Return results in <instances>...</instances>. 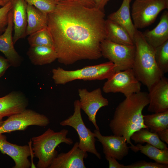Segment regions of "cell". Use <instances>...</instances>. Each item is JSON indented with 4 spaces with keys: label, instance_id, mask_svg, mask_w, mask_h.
I'll use <instances>...</instances> for the list:
<instances>
[{
    "label": "cell",
    "instance_id": "f546056e",
    "mask_svg": "<svg viewBox=\"0 0 168 168\" xmlns=\"http://www.w3.org/2000/svg\"><path fill=\"white\" fill-rule=\"evenodd\" d=\"M12 7V2L0 8V35L5 30L8 23V15Z\"/></svg>",
    "mask_w": 168,
    "mask_h": 168
},
{
    "label": "cell",
    "instance_id": "5bb4252c",
    "mask_svg": "<svg viewBox=\"0 0 168 168\" xmlns=\"http://www.w3.org/2000/svg\"><path fill=\"white\" fill-rule=\"evenodd\" d=\"M147 110L153 113L168 110V79L164 76L148 90Z\"/></svg>",
    "mask_w": 168,
    "mask_h": 168
},
{
    "label": "cell",
    "instance_id": "d4e9b609",
    "mask_svg": "<svg viewBox=\"0 0 168 168\" xmlns=\"http://www.w3.org/2000/svg\"><path fill=\"white\" fill-rule=\"evenodd\" d=\"M143 120L145 125L152 132L168 128V110L143 115Z\"/></svg>",
    "mask_w": 168,
    "mask_h": 168
},
{
    "label": "cell",
    "instance_id": "60d3db41",
    "mask_svg": "<svg viewBox=\"0 0 168 168\" xmlns=\"http://www.w3.org/2000/svg\"><path fill=\"white\" fill-rule=\"evenodd\" d=\"M132 0H130L131 2V1Z\"/></svg>",
    "mask_w": 168,
    "mask_h": 168
},
{
    "label": "cell",
    "instance_id": "836d02e7",
    "mask_svg": "<svg viewBox=\"0 0 168 168\" xmlns=\"http://www.w3.org/2000/svg\"><path fill=\"white\" fill-rule=\"evenodd\" d=\"M84 7L92 8L95 7V0H68Z\"/></svg>",
    "mask_w": 168,
    "mask_h": 168
},
{
    "label": "cell",
    "instance_id": "8992f818",
    "mask_svg": "<svg viewBox=\"0 0 168 168\" xmlns=\"http://www.w3.org/2000/svg\"><path fill=\"white\" fill-rule=\"evenodd\" d=\"M73 105V114L61 122L60 124L62 126H69L74 128L79 136V147L85 151L95 155L98 158L101 159L100 154L96 148V139L94 133L86 126L83 120L79 100H75Z\"/></svg>",
    "mask_w": 168,
    "mask_h": 168
},
{
    "label": "cell",
    "instance_id": "ac0fdd59",
    "mask_svg": "<svg viewBox=\"0 0 168 168\" xmlns=\"http://www.w3.org/2000/svg\"><path fill=\"white\" fill-rule=\"evenodd\" d=\"M28 101L21 92L12 91L0 98V117H9L19 113L27 107Z\"/></svg>",
    "mask_w": 168,
    "mask_h": 168
},
{
    "label": "cell",
    "instance_id": "44dd1931",
    "mask_svg": "<svg viewBox=\"0 0 168 168\" xmlns=\"http://www.w3.org/2000/svg\"><path fill=\"white\" fill-rule=\"evenodd\" d=\"M31 63L35 65L50 64L58 58L54 48L44 46H30L27 53Z\"/></svg>",
    "mask_w": 168,
    "mask_h": 168
},
{
    "label": "cell",
    "instance_id": "1f68e13d",
    "mask_svg": "<svg viewBox=\"0 0 168 168\" xmlns=\"http://www.w3.org/2000/svg\"><path fill=\"white\" fill-rule=\"evenodd\" d=\"M11 66L7 58L0 55V77L4 75L7 70Z\"/></svg>",
    "mask_w": 168,
    "mask_h": 168
},
{
    "label": "cell",
    "instance_id": "e0dca14e",
    "mask_svg": "<svg viewBox=\"0 0 168 168\" xmlns=\"http://www.w3.org/2000/svg\"><path fill=\"white\" fill-rule=\"evenodd\" d=\"M12 2L11 11L14 30L12 38L14 44L19 39L23 38L26 36L27 3L25 0H12Z\"/></svg>",
    "mask_w": 168,
    "mask_h": 168
},
{
    "label": "cell",
    "instance_id": "83f0119b",
    "mask_svg": "<svg viewBox=\"0 0 168 168\" xmlns=\"http://www.w3.org/2000/svg\"><path fill=\"white\" fill-rule=\"evenodd\" d=\"M155 58L157 65L164 74L168 72V40L154 48Z\"/></svg>",
    "mask_w": 168,
    "mask_h": 168
},
{
    "label": "cell",
    "instance_id": "52a82bcc",
    "mask_svg": "<svg viewBox=\"0 0 168 168\" xmlns=\"http://www.w3.org/2000/svg\"><path fill=\"white\" fill-rule=\"evenodd\" d=\"M168 8V0H135L131 10L136 29H142L155 22L159 13Z\"/></svg>",
    "mask_w": 168,
    "mask_h": 168
},
{
    "label": "cell",
    "instance_id": "7402d4cb",
    "mask_svg": "<svg viewBox=\"0 0 168 168\" xmlns=\"http://www.w3.org/2000/svg\"><path fill=\"white\" fill-rule=\"evenodd\" d=\"M27 25L26 35H30L47 27L48 14L27 3Z\"/></svg>",
    "mask_w": 168,
    "mask_h": 168
},
{
    "label": "cell",
    "instance_id": "ffe728a7",
    "mask_svg": "<svg viewBox=\"0 0 168 168\" xmlns=\"http://www.w3.org/2000/svg\"><path fill=\"white\" fill-rule=\"evenodd\" d=\"M130 0H123L119 8L108 15L107 19L119 25L128 32L133 40L137 29L132 21L130 11Z\"/></svg>",
    "mask_w": 168,
    "mask_h": 168
},
{
    "label": "cell",
    "instance_id": "d6986e66",
    "mask_svg": "<svg viewBox=\"0 0 168 168\" xmlns=\"http://www.w3.org/2000/svg\"><path fill=\"white\" fill-rule=\"evenodd\" d=\"M146 41L155 48L168 40V12L166 10L161 14L160 21L152 30L142 33Z\"/></svg>",
    "mask_w": 168,
    "mask_h": 168
},
{
    "label": "cell",
    "instance_id": "5b68a950",
    "mask_svg": "<svg viewBox=\"0 0 168 168\" xmlns=\"http://www.w3.org/2000/svg\"><path fill=\"white\" fill-rule=\"evenodd\" d=\"M116 67L115 65L110 61L73 70H65L58 67L52 69V78L57 85H64L77 80H107L116 72Z\"/></svg>",
    "mask_w": 168,
    "mask_h": 168
},
{
    "label": "cell",
    "instance_id": "6da1fadb",
    "mask_svg": "<svg viewBox=\"0 0 168 168\" xmlns=\"http://www.w3.org/2000/svg\"><path fill=\"white\" fill-rule=\"evenodd\" d=\"M104 12L65 0L58 2L48 14L59 62L67 65L82 60L102 57L101 42L106 39Z\"/></svg>",
    "mask_w": 168,
    "mask_h": 168
},
{
    "label": "cell",
    "instance_id": "f35d334b",
    "mask_svg": "<svg viewBox=\"0 0 168 168\" xmlns=\"http://www.w3.org/2000/svg\"><path fill=\"white\" fill-rule=\"evenodd\" d=\"M2 1L5 3V4L7 3L8 2H12V0H2Z\"/></svg>",
    "mask_w": 168,
    "mask_h": 168
},
{
    "label": "cell",
    "instance_id": "cb8c5ba5",
    "mask_svg": "<svg viewBox=\"0 0 168 168\" xmlns=\"http://www.w3.org/2000/svg\"><path fill=\"white\" fill-rule=\"evenodd\" d=\"M130 138L136 144L146 142L160 149L168 148L166 144L160 139L156 133L147 128H142L135 132Z\"/></svg>",
    "mask_w": 168,
    "mask_h": 168
},
{
    "label": "cell",
    "instance_id": "8d00e7d4",
    "mask_svg": "<svg viewBox=\"0 0 168 168\" xmlns=\"http://www.w3.org/2000/svg\"><path fill=\"white\" fill-rule=\"evenodd\" d=\"M6 4L2 0H0V6L2 7L4 6Z\"/></svg>",
    "mask_w": 168,
    "mask_h": 168
},
{
    "label": "cell",
    "instance_id": "ab89813d",
    "mask_svg": "<svg viewBox=\"0 0 168 168\" xmlns=\"http://www.w3.org/2000/svg\"><path fill=\"white\" fill-rule=\"evenodd\" d=\"M58 2H61L62 1H64L65 0H56Z\"/></svg>",
    "mask_w": 168,
    "mask_h": 168
},
{
    "label": "cell",
    "instance_id": "7a4b0ae2",
    "mask_svg": "<svg viewBox=\"0 0 168 168\" xmlns=\"http://www.w3.org/2000/svg\"><path fill=\"white\" fill-rule=\"evenodd\" d=\"M149 103L147 92L133 93L119 104L110 121L109 127L114 135L124 137L134 152L136 147L131 142V136L141 128L148 129L143 122L142 111Z\"/></svg>",
    "mask_w": 168,
    "mask_h": 168
},
{
    "label": "cell",
    "instance_id": "603a6c76",
    "mask_svg": "<svg viewBox=\"0 0 168 168\" xmlns=\"http://www.w3.org/2000/svg\"><path fill=\"white\" fill-rule=\"evenodd\" d=\"M106 39L113 42L126 45H134L130 35L122 26L107 19L105 21Z\"/></svg>",
    "mask_w": 168,
    "mask_h": 168
},
{
    "label": "cell",
    "instance_id": "8fae6325",
    "mask_svg": "<svg viewBox=\"0 0 168 168\" xmlns=\"http://www.w3.org/2000/svg\"><path fill=\"white\" fill-rule=\"evenodd\" d=\"M78 93L81 109L87 115L96 129L100 130L96 123V115L100 108L109 105L108 99L103 96L100 88L91 91L85 88L79 89Z\"/></svg>",
    "mask_w": 168,
    "mask_h": 168
},
{
    "label": "cell",
    "instance_id": "4316f807",
    "mask_svg": "<svg viewBox=\"0 0 168 168\" xmlns=\"http://www.w3.org/2000/svg\"><path fill=\"white\" fill-rule=\"evenodd\" d=\"M27 40L30 46H44L54 49L53 40L47 27L29 35Z\"/></svg>",
    "mask_w": 168,
    "mask_h": 168
},
{
    "label": "cell",
    "instance_id": "9a60e30c",
    "mask_svg": "<svg viewBox=\"0 0 168 168\" xmlns=\"http://www.w3.org/2000/svg\"><path fill=\"white\" fill-rule=\"evenodd\" d=\"M87 156V152L80 149L77 142L68 152L58 154L49 168H85L84 160Z\"/></svg>",
    "mask_w": 168,
    "mask_h": 168
},
{
    "label": "cell",
    "instance_id": "2e32d148",
    "mask_svg": "<svg viewBox=\"0 0 168 168\" xmlns=\"http://www.w3.org/2000/svg\"><path fill=\"white\" fill-rule=\"evenodd\" d=\"M13 29L12 13L11 10L9 13L7 28L0 35V51L4 54L11 66L17 67L20 65L22 58L14 46L12 36Z\"/></svg>",
    "mask_w": 168,
    "mask_h": 168
},
{
    "label": "cell",
    "instance_id": "ba28073f",
    "mask_svg": "<svg viewBox=\"0 0 168 168\" xmlns=\"http://www.w3.org/2000/svg\"><path fill=\"white\" fill-rule=\"evenodd\" d=\"M102 57L116 66V72L132 68L135 56L134 45H126L111 42L106 39L100 44Z\"/></svg>",
    "mask_w": 168,
    "mask_h": 168
},
{
    "label": "cell",
    "instance_id": "f1b7e54d",
    "mask_svg": "<svg viewBox=\"0 0 168 168\" xmlns=\"http://www.w3.org/2000/svg\"><path fill=\"white\" fill-rule=\"evenodd\" d=\"M27 4L48 14L54 11L58 2L56 0H25Z\"/></svg>",
    "mask_w": 168,
    "mask_h": 168
},
{
    "label": "cell",
    "instance_id": "d590c367",
    "mask_svg": "<svg viewBox=\"0 0 168 168\" xmlns=\"http://www.w3.org/2000/svg\"><path fill=\"white\" fill-rule=\"evenodd\" d=\"M110 0H95V7L104 12V8L108 2Z\"/></svg>",
    "mask_w": 168,
    "mask_h": 168
},
{
    "label": "cell",
    "instance_id": "4fadbf2b",
    "mask_svg": "<svg viewBox=\"0 0 168 168\" xmlns=\"http://www.w3.org/2000/svg\"><path fill=\"white\" fill-rule=\"evenodd\" d=\"M94 133L95 137L101 143L105 155H110L116 160H121L128 154L129 147L124 137L114 135L103 136L100 130L96 129Z\"/></svg>",
    "mask_w": 168,
    "mask_h": 168
},
{
    "label": "cell",
    "instance_id": "7c38bea8",
    "mask_svg": "<svg viewBox=\"0 0 168 168\" xmlns=\"http://www.w3.org/2000/svg\"><path fill=\"white\" fill-rule=\"evenodd\" d=\"M27 145L19 146L7 140L6 136L0 134V151L11 157L15 162L13 168H29L31 163L28 159L31 156V150Z\"/></svg>",
    "mask_w": 168,
    "mask_h": 168
},
{
    "label": "cell",
    "instance_id": "277c9868",
    "mask_svg": "<svg viewBox=\"0 0 168 168\" xmlns=\"http://www.w3.org/2000/svg\"><path fill=\"white\" fill-rule=\"evenodd\" d=\"M68 133L67 129L56 132L49 128L42 134L31 138L33 153L39 160L37 168H49L58 154L55 148L60 144H73L72 140L67 137Z\"/></svg>",
    "mask_w": 168,
    "mask_h": 168
},
{
    "label": "cell",
    "instance_id": "3957f363",
    "mask_svg": "<svg viewBox=\"0 0 168 168\" xmlns=\"http://www.w3.org/2000/svg\"><path fill=\"white\" fill-rule=\"evenodd\" d=\"M135 51L132 69L139 81L148 90L164 77L155 58L154 48L146 40L142 33L136 29L133 38Z\"/></svg>",
    "mask_w": 168,
    "mask_h": 168
},
{
    "label": "cell",
    "instance_id": "74e56055",
    "mask_svg": "<svg viewBox=\"0 0 168 168\" xmlns=\"http://www.w3.org/2000/svg\"><path fill=\"white\" fill-rule=\"evenodd\" d=\"M3 117H0V126L2 125L3 122Z\"/></svg>",
    "mask_w": 168,
    "mask_h": 168
},
{
    "label": "cell",
    "instance_id": "4dcf8cb0",
    "mask_svg": "<svg viewBox=\"0 0 168 168\" xmlns=\"http://www.w3.org/2000/svg\"><path fill=\"white\" fill-rule=\"evenodd\" d=\"M168 165L156 162H147L144 160L138 161L127 165H124V168H168Z\"/></svg>",
    "mask_w": 168,
    "mask_h": 168
},
{
    "label": "cell",
    "instance_id": "9c48e42d",
    "mask_svg": "<svg viewBox=\"0 0 168 168\" xmlns=\"http://www.w3.org/2000/svg\"><path fill=\"white\" fill-rule=\"evenodd\" d=\"M49 123V119L44 115L31 109H26L8 117L4 121L0 126V134L24 130L31 125L44 127Z\"/></svg>",
    "mask_w": 168,
    "mask_h": 168
},
{
    "label": "cell",
    "instance_id": "d6a6232c",
    "mask_svg": "<svg viewBox=\"0 0 168 168\" xmlns=\"http://www.w3.org/2000/svg\"><path fill=\"white\" fill-rule=\"evenodd\" d=\"M105 157L109 162V168H124V165L119 163L114 158L109 155H105Z\"/></svg>",
    "mask_w": 168,
    "mask_h": 168
},
{
    "label": "cell",
    "instance_id": "484cf974",
    "mask_svg": "<svg viewBox=\"0 0 168 168\" xmlns=\"http://www.w3.org/2000/svg\"><path fill=\"white\" fill-rule=\"evenodd\" d=\"M136 147L137 152L140 151L155 162L168 165V148L161 149L148 143L145 145L138 143Z\"/></svg>",
    "mask_w": 168,
    "mask_h": 168
},
{
    "label": "cell",
    "instance_id": "30bf717a",
    "mask_svg": "<svg viewBox=\"0 0 168 168\" xmlns=\"http://www.w3.org/2000/svg\"><path fill=\"white\" fill-rule=\"evenodd\" d=\"M141 84L132 68L129 69L116 72L105 83L102 91L105 93L120 92L126 97L140 92Z\"/></svg>",
    "mask_w": 168,
    "mask_h": 168
},
{
    "label": "cell",
    "instance_id": "e575fe53",
    "mask_svg": "<svg viewBox=\"0 0 168 168\" xmlns=\"http://www.w3.org/2000/svg\"><path fill=\"white\" fill-rule=\"evenodd\" d=\"M155 133L161 141L168 144V128L160 130Z\"/></svg>",
    "mask_w": 168,
    "mask_h": 168
}]
</instances>
